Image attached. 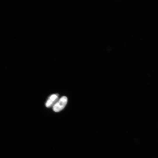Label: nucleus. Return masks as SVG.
I'll return each instance as SVG.
<instances>
[{
  "instance_id": "obj_1",
  "label": "nucleus",
  "mask_w": 158,
  "mask_h": 158,
  "mask_svg": "<svg viewBox=\"0 0 158 158\" xmlns=\"http://www.w3.org/2000/svg\"><path fill=\"white\" fill-rule=\"evenodd\" d=\"M67 101L68 99L67 97L65 96L62 97L53 106V111L56 112L61 111L65 107Z\"/></svg>"
},
{
  "instance_id": "obj_2",
  "label": "nucleus",
  "mask_w": 158,
  "mask_h": 158,
  "mask_svg": "<svg viewBox=\"0 0 158 158\" xmlns=\"http://www.w3.org/2000/svg\"><path fill=\"white\" fill-rule=\"evenodd\" d=\"M58 98V94L52 95L49 97L46 102V106L48 108L51 107L54 103L57 100Z\"/></svg>"
}]
</instances>
